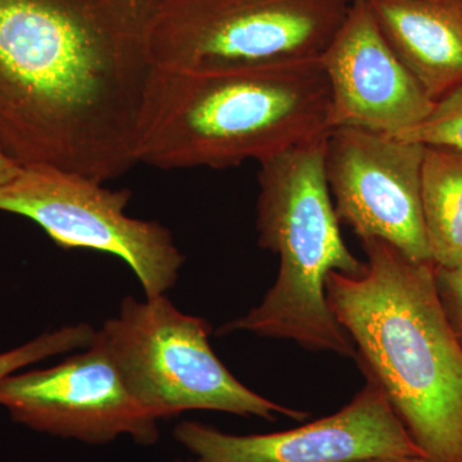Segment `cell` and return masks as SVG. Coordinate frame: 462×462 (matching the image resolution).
<instances>
[{"mask_svg": "<svg viewBox=\"0 0 462 462\" xmlns=\"http://www.w3.org/2000/svg\"><path fill=\"white\" fill-rule=\"evenodd\" d=\"M153 16L138 0H0V148L103 184L135 166Z\"/></svg>", "mask_w": 462, "mask_h": 462, "instance_id": "6da1fadb", "label": "cell"}, {"mask_svg": "<svg viewBox=\"0 0 462 462\" xmlns=\"http://www.w3.org/2000/svg\"><path fill=\"white\" fill-rule=\"evenodd\" d=\"M357 462H427L425 460H415V458H397V457H382V458H369V460H363Z\"/></svg>", "mask_w": 462, "mask_h": 462, "instance_id": "ac0fdd59", "label": "cell"}, {"mask_svg": "<svg viewBox=\"0 0 462 462\" xmlns=\"http://www.w3.org/2000/svg\"><path fill=\"white\" fill-rule=\"evenodd\" d=\"M325 139L303 143L260 163L258 245L281 258L263 302L218 334L247 333L293 340L310 351L357 357L356 346L328 305L331 272L356 275L360 261L346 247L325 170Z\"/></svg>", "mask_w": 462, "mask_h": 462, "instance_id": "277c9868", "label": "cell"}, {"mask_svg": "<svg viewBox=\"0 0 462 462\" xmlns=\"http://www.w3.org/2000/svg\"><path fill=\"white\" fill-rule=\"evenodd\" d=\"M205 319L181 312L167 294L126 297L96 338L125 387L157 420L187 411H218L303 421L310 412L267 400L239 382L209 345Z\"/></svg>", "mask_w": 462, "mask_h": 462, "instance_id": "5b68a950", "label": "cell"}, {"mask_svg": "<svg viewBox=\"0 0 462 462\" xmlns=\"http://www.w3.org/2000/svg\"><path fill=\"white\" fill-rule=\"evenodd\" d=\"M170 462H203V461H200V460H199V458H196V460H173V461H170Z\"/></svg>", "mask_w": 462, "mask_h": 462, "instance_id": "d6986e66", "label": "cell"}, {"mask_svg": "<svg viewBox=\"0 0 462 462\" xmlns=\"http://www.w3.org/2000/svg\"><path fill=\"white\" fill-rule=\"evenodd\" d=\"M21 167V163L0 148V187L11 181L20 172Z\"/></svg>", "mask_w": 462, "mask_h": 462, "instance_id": "e0dca14e", "label": "cell"}, {"mask_svg": "<svg viewBox=\"0 0 462 462\" xmlns=\"http://www.w3.org/2000/svg\"><path fill=\"white\" fill-rule=\"evenodd\" d=\"M356 275L331 272L328 305L427 462H462V343L438 294L433 261L361 240Z\"/></svg>", "mask_w": 462, "mask_h": 462, "instance_id": "7a4b0ae2", "label": "cell"}, {"mask_svg": "<svg viewBox=\"0 0 462 462\" xmlns=\"http://www.w3.org/2000/svg\"><path fill=\"white\" fill-rule=\"evenodd\" d=\"M425 145L354 127L325 139V170L340 223L361 240H385L412 261H431L421 202Z\"/></svg>", "mask_w": 462, "mask_h": 462, "instance_id": "9c48e42d", "label": "cell"}, {"mask_svg": "<svg viewBox=\"0 0 462 462\" xmlns=\"http://www.w3.org/2000/svg\"><path fill=\"white\" fill-rule=\"evenodd\" d=\"M394 138L462 152V87L437 100L420 124Z\"/></svg>", "mask_w": 462, "mask_h": 462, "instance_id": "9a60e30c", "label": "cell"}, {"mask_svg": "<svg viewBox=\"0 0 462 462\" xmlns=\"http://www.w3.org/2000/svg\"><path fill=\"white\" fill-rule=\"evenodd\" d=\"M330 90V129L354 127L398 136L434 107L380 32L366 0H354L320 56Z\"/></svg>", "mask_w": 462, "mask_h": 462, "instance_id": "8fae6325", "label": "cell"}, {"mask_svg": "<svg viewBox=\"0 0 462 462\" xmlns=\"http://www.w3.org/2000/svg\"><path fill=\"white\" fill-rule=\"evenodd\" d=\"M436 281L447 318L462 343V263L455 267L436 266Z\"/></svg>", "mask_w": 462, "mask_h": 462, "instance_id": "2e32d148", "label": "cell"}, {"mask_svg": "<svg viewBox=\"0 0 462 462\" xmlns=\"http://www.w3.org/2000/svg\"><path fill=\"white\" fill-rule=\"evenodd\" d=\"M380 32L433 102L462 87V0H366Z\"/></svg>", "mask_w": 462, "mask_h": 462, "instance_id": "7c38bea8", "label": "cell"}, {"mask_svg": "<svg viewBox=\"0 0 462 462\" xmlns=\"http://www.w3.org/2000/svg\"><path fill=\"white\" fill-rule=\"evenodd\" d=\"M97 329L80 322L60 329L45 331L23 345L0 352V380L54 356L69 354L89 346Z\"/></svg>", "mask_w": 462, "mask_h": 462, "instance_id": "5bb4252c", "label": "cell"}, {"mask_svg": "<svg viewBox=\"0 0 462 462\" xmlns=\"http://www.w3.org/2000/svg\"><path fill=\"white\" fill-rule=\"evenodd\" d=\"M320 58L178 69L149 83L138 163L161 170L258 163L330 130Z\"/></svg>", "mask_w": 462, "mask_h": 462, "instance_id": "3957f363", "label": "cell"}, {"mask_svg": "<svg viewBox=\"0 0 462 462\" xmlns=\"http://www.w3.org/2000/svg\"><path fill=\"white\" fill-rule=\"evenodd\" d=\"M354 0H170L152 21L165 69L320 58Z\"/></svg>", "mask_w": 462, "mask_h": 462, "instance_id": "8992f818", "label": "cell"}, {"mask_svg": "<svg viewBox=\"0 0 462 462\" xmlns=\"http://www.w3.org/2000/svg\"><path fill=\"white\" fill-rule=\"evenodd\" d=\"M173 437L203 462L425 460L387 394L372 378L339 411L294 430L239 436L188 420L176 425Z\"/></svg>", "mask_w": 462, "mask_h": 462, "instance_id": "30bf717a", "label": "cell"}, {"mask_svg": "<svg viewBox=\"0 0 462 462\" xmlns=\"http://www.w3.org/2000/svg\"><path fill=\"white\" fill-rule=\"evenodd\" d=\"M132 191L51 165H23L0 187V211L41 226L63 249H90L120 258L135 273L145 297L175 287L185 257L171 231L126 214Z\"/></svg>", "mask_w": 462, "mask_h": 462, "instance_id": "52a82bcc", "label": "cell"}, {"mask_svg": "<svg viewBox=\"0 0 462 462\" xmlns=\"http://www.w3.org/2000/svg\"><path fill=\"white\" fill-rule=\"evenodd\" d=\"M421 202L431 261L438 267L462 263V152L425 147Z\"/></svg>", "mask_w": 462, "mask_h": 462, "instance_id": "4fadbf2b", "label": "cell"}, {"mask_svg": "<svg viewBox=\"0 0 462 462\" xmlns=\"http://www.w3.org/2000/svg\"><path fill=\"white\" fill-rule=\"evenodd\" d=\"M0 409L30 430L85 445L129 438L152 446L160 436V420L134 400L97 338L54 366L0 380Z\"/></svg>", "mask_w": 462, "mask_h": 462, "instance_id": "ba28073f", "label": "cell"}]
</instances>
